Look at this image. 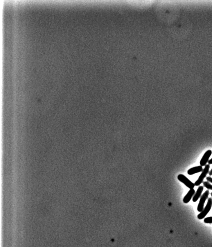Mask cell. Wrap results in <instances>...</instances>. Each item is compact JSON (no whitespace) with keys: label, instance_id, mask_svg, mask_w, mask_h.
Returning a JSON list of instances; mask_svg holds the SVG:
<instances>
[{"label":"cell","instance_id":"6da1fadb","mask_svg":"<svg viewBox=\"0 0 212 247\" xmlns=\"http://www.w3.org/2000/svg\"><path fill=\"white\" fill-rule=\"evenodd\" d=\"M212 206V198L209 197L208 199V202L205 208L198 215V218L200 219H202L206 217V215L209 213Z\"/></svg>","mask_w":212,"mask_h":247},{"label":"cell","instance_id":"7a4b0ae2","mask_svg":"<svg viewBox=\"0 0 212 247\" xmlns=\"http://www.w3.org/2000/svg\"><path fill=\"white\" fill-rule=\"evenodd\" d=\"M209 168H210V165L209 164H206L205 166V168L203 169L200 177L198 178L197 181L195 183V186H199L203 183L204 179L206 177L207 174L209 173Z\"/></svg>","mask_w":212,"mask_h":247},{"label":"cell","instance_id":"3957f363","mask_svg":"<svg viewBox=\"0 0 212 247\" xmlns=\"http://www.w3.org/2000/svg\"><path fill=\"white\" fill-rule=\"evenodd\" d=\"M209 190H207L201 196V197H200V201H199L198 207H197V210H198V211L200 212V213H201V211L204 209V203H205V201H206L207 198L209 197Z\"/></svg>","mask_w":212,"mask_h":247},{"label":"cell","instance_id":"277c9868","mask_svg":"<svg viewBox=\"0 0 212 247\" xmlns=\"http://www.w3.org/2000/svg\"><path fill=\"white\" fill-rule=\"evenodd\" d=\"M177 178L179 181H181L182 183H183L187 187L189 188L190 189H194V187L195 186V184L192 183L185 175L181 174V175H178Z\"/></svg>","mask_w":212,"mask_h":247},{"label":"cell","instance_id":"5b68a950","mask_svg":"<svg viewBox=\"0 0 212 247\" xmlns=\"http://www.w3.org/2000/svg\"><path fill=\"white\" fill-rule=\"evenodd\" d=\"M212 154V150H208L204 154V155L202 157V159L200 161V165L201 166H204L206 165V164L208 162L209 160V158Z\"/></svg>","mask_w":212,"mask_h":247},{"label":"cell","instance_id":"8992f818","mask_svg":"<svg viewBox=\"0 0 212 247\" xmlns=\"http://www.w3.org/2000/svg\"><path fill=\"white\" fill-rule=\"evenodd\" d=\"M195 192L194 189H190L189 192H188L186 195L185 196L183 199V202L185 203H188L190 202L192 197L195 195Z\"/></svg>","mask_w":212,"mask_h":247},{"label":"cell","instance_id":"52a82bcc","mask_svg":"<svg viewBox=\"0 0 212 247\" xmlns=\"http://www.w3.org/2000/svg\"><path fill=\"white\" fill-rule=\"evenodd\" d=\"M203 170V168L201 166L194 167L190 168L188 170V174L190 175H194V174L198 173V172H202Z\"/></svg>","mask_w":212,"mask_h":247},{"label":"cell","instance_id":"ba28073f","mask_svg":"<svg viewBox=\"0 0 212 247\" xmlns=\"http://www.w3.org/2000/svg\"><path fill=\"white\" fill-rule=\"evenodd\" d=\"M203 190H204V187L203 186H199L197 191L195 193V195L193 197V199H192L193 202H195L198 201V199L201 196Z\"/></svg>","mask_w":212,"mask_h":247},{"label":"cell","instance_id":"9c48e42d","mask_svg":"<svg viewBox=\"0 0 212 247\" xmlns=\"http://www.w3.org/2000/svg\"><path fill=\"white\" fill-rule=\"evenodd\" d=\"M203 183L204 187L207 188L208 189L212 190V185L209 182L206 181V182H204Z\"/></svg>","mask_w":212,"mask_h":247},{"label":"cell","instance_id":"30bf717a","mask_svg":"<svg viewBox=\"0 0 212 247\" xmlns=\"http://www.w3.org/2000/svg\"><path fill=\"white\" fill-rule=\"evenodd\" d=\"M204 222L207 224H212V217H209L205 218L204 219Z\"/></svg>","mask_w":212,"mask_h":247},{"label":"cell","instance_id":"8fae6325","mask_svg":"<svg viewBox=\"0 0 212 247\" xmlns=\"http://www.w3.org/2000/svg\"><path fill=\"white\" fill-rule=\"evenodd\" d=\"M206 179H207L208 182L212 183V178H211V177H207V178H206Z\"/></svg>","mask_w":212,"mask_h":247},{"label":"cell","instance_id":"7c38bea8","mask_svg":"<svg viewBox=\"0 0 212 247\" xmlns=\"http://www.w3.org/2000/svg\"><path fill=\"white\" fill-rule=\"evenodd\" d=\"M208 163H209V165L212 164V158L210 159V160H209Z\"/></svg>","mask_w":212,"mask_h":247},{"label":"cell","instance_id":"4fadbf2b","mask_svg":"<svg viewBox=\"0 0 212 247\" xmlns=\"http://www.w3.org/2000/svg\"><path fill=\"white\" fill-rule=\"evenodd\" d=\"M209 175L210 176L212 175V170H210V171L209 172Z\"/></svg>","mask_w":212,"mask_h":247},{"label":"cell","instance_id":"5bb4252c","mask_svg":"<svg viewBox=\"0 0 212 247\" xmlns=\"http://www.w3.org/2000/svg\"><path fill=\"white\" fill-rule=\"evenodd\" d=\"M211 196H212V192H211Z\"/></svg>","mask_w":212,"mask_h":247}]
</instances>
